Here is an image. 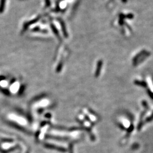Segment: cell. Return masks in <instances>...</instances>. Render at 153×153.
<instances>
[{
	"instance_id": "obj_4",
	"label": "cell",
	"mask_w": 153,
	"mask_h": 153,
	"mask_svg": "<svg viewBox=\"0 0 153 153\" xmlns=\"http://www.w3.org/2000/svg\"><path fill=\"white\" fill-rule=\"evenodd\" d=\"M5 2H6V0H1V4H0V12H2L4 11L5 5Z\"/></svg>"
},
{
	"instance_id": "obj_1",
	"label": "cell",
	"mask_w": 153,
	"mask_h": 153,
	"mask_svg": "<svg viewBox=\"0 0 153 153\" xmlns=\"http://www.w3.org/2000/svg\"><path fill=\"white\" fill-rule=\"evenodd\" d=\"M8 123L9 124V125H10L11 126L15 128V129H18V130H20V131L23 132H24L25 133H27V134H29V133H30V132H29L28 130H27L26 129H24V128L22 127V126L20 125H19L16 124L15 123V122L8 121Z\"/></svg>"
},
{
	"instance_id": "obj_2",
	"label": "cell",
	"mask_w": 153,
	"mask_h": 153,
	"mask_svg": "<svg viewBox=\"0 0 153 153\" xmlns=\"http://www.w3.org/2000/svg\"><path fill=\"white\" fill-rule=\"evenodd\" d=\"M44 147H46L47 149H52V150H57L59 151H62V152H64V151H65V149L62 148V147H60L54 145L52 144H45L44 145Z\"/></svg>"
},
{
	"instance_id": "obj_5",
	"label": "cell",
	"mask_w": 153,
	"mask_h": 153,
	"mask_svg": "<svg viewBox=\"0 0 153 153\" xmlns=\"http://www.w3.org/2000/svg\"><path fill=\"white\" fill-rule=\"evenodd\" d=\"M2 141L5 142H12L13 141V140L12 139H3Z\"/></svg>"
},
{
	"instance_id": "obj_7",
	"label": "cell",
	"mask_w": 153,
	"mask_h": 153,
	"mask_svg": "<svg viewBox=\"0 0 153 153\" xmlns=\"http://www.w3.org/2000/svg\"><path fill=\"white\" fill-rule=\"evenodd\" d=\"M26 153H30V151H27V152H26Z\"/></svg>"
},
{
	"instance_id": "obj_3",
	"label": "cell",
	"mask_w": 153,
	"mask_h": 153,
	"mask_svg": "<svg viewBox=\"0 0 153 153\" xmlns=\"http://www.w3.org/2000/svg\"><path fill=\"white\" fill-rule=\"evenodd\" d=\"M102 65H103V62L101 60H100L98 61V64H97V71H96V76H98V75L99 74V73L101 72V66H102Z\"/></svg>"
},
{
	"instance_id": "obj_6",
	"label": "cell",
	"mask_w": 153,
	"mask_h": 153,
	"mask_svg": "<svg viewBox=\"0 0 153 153\" xmlns=\"http://www.w3.org/2000/svg\"><path fill=\"white\" fill-rule=\"evenodd\" d=\"M24 86H22L21 87H20V91H19V94H21L22 93H23V89H24Z\"/></svg>"
}]
</instances>
